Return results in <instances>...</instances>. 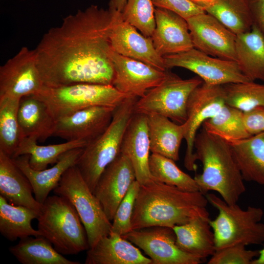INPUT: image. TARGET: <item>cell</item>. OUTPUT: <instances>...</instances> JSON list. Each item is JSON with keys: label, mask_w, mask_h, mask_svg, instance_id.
<instances>
[{"label": "cell", "mask_w": 264, "mask_h": 264, "mask_svg": "<svg viewBox=\"0 0 264 264\" xmlns=\"http://www.w3.org/2000/svg\"><path fill=\"white\" fill-rule=\"evenodd\" d=\"M38 230L63 255L88 250L85 228L74 206L65 197L48 196L37 219Z\"/></svg>", "instance_id": "obj_4"}, {"label": "cell", "mask_w": 264, "mask_h": 264, "mask_svg": "<svg viewBox=\"0 0 264 264\" xmlns=\"http://www.w3.org/2000/svg\"><path fill=\"white\" fill-rule=\"evenodd\" d=\"M84 148L67 151L60 157L53 167L43 170H35L30 167L28 154L11 158L30 181L36 200L43 204L50 192L58 185L64 173L76 164Z\"/></svg>", "instance_id": "obj_21"}, {"label": "cell", "mask_w": 264, "mask_h": 264, "mask_svg": "<svg viewBox=\"0 0 264 264\" xmlns=\"http://www.w3.org/2000/svg\"><path fill=\"white\" fill-rule=\"evenodd\" d=\"M155 7L173 11L186 20L205 12L203 7L190 0H152Z\"/></svg>", "instance_id": "obj_40"}, {"label": "cell", "mask_w": 264, "mask_h": 264, "mask_svg": "<svg viewBox=\"0 0 264 264\" xmlns=\"http://www.w3.org/2000/svg\"><path fill=\"white\" fill-rule=\"evenodd\" d=\"M190 0L203 7L204 6L212 3L214 0Z\"/></svg>", "instance_id": "obj_45"}, {"label": "cell", "mask_w": 264, "mask_h": 264, "mask_svg": "<svg viewBox=\"0 0 264 264\" xmlns=\"http://www.w3.org/2000/svg\"><path fill=\"white\" fill-rule=\"evenodd\" d=\"M150 152L147 115L133 113L125 131L120 152L130 159L140 185L154 179L149 169Z\"/></svg>", "instance_id": "obj_20"}, {"label": "cell", "mask_w": 264, "mask_h": 264, "mask_svg": "<svg viewBox=\"0 0 264 264\" xmlns=\"http://www.w3.org/2000/svg\"><path fill=\"white\" fill-rule=\"evenodd\" d=\"M203 83L199 77L183 79L168 70L163 81L137 99L133 113H155L179 124L187 119L188 100L192 91Z\"/></svg>", "instance_id": "obj_9"}, {"label": "cell", "mask_w": 264, "mask_h": 264, "mask_svg": "<svg viewBox=\"0 0 264 264\" xmlns=\"http://www.w3.org/2000/svg\"><path fill=\"white\" fill-rule=\"evenodd\" d=\"M42 236H29L9 248L10 252L22 264H80L66 259Z\"/></svg>", "instance_id": "obj_30"}, {"label": "cell", "mask_w": 264, "mask_h": 264, "mask_svg": "<svg viewBox=\"0 0 264 264\" xmlns=\"http://www.w3.org/2000/svg\"><path fill=\"white\" fill-rule=\"evenodd\" d=\"M167 70L175 67L188 69L205 83L224 85L248 81L236 61L209 55L194 47L180 53L163 57Z\"/></svg>", "instance_id": "obj_11"}, {"label": "cell", "mask_w": 264, "mask_h": 264, "mask_svg": "<svg viewBox=\"0 0 264 264\" xmlns=\"http://www.w3.org/2000/svg\"><path fill=\"white\" fill-rule=\"evenodd\" d=\"M122 237L142 249L152 264H199L203 262L178 247L172 227L155 226L134 229Z\"/></svg>", "instance_id": "obj_13"}, {"label": "cell", "mask_w": 264, "mask_h": 264, "mask_svg": "<svg viewBox=\"0 0 264 264\" xmlns=\"http://www.w3.org/2000/svg\"><path fill=\"white\" fill-rule=\"evenodd\" d=\"M135 180V171L130 159L121 152L101 174L94 194L111 221L119 204Z\"/></svg>", "instance_id": "obj_16"}, {"label": "cell", "mask_w": 264, "mask_h": 264, "mask_svg": "<svg viewBox=\"0 0 264 264\" xmlns=\"http://www.w3.org/2000/svg\"><path fill=\"white\" fill-rule=\"evenodd\" d=\"M43 87L35 49L22 47L0 67V97L21 99Z\"/></svg>", "instance_id": "obj_12"}, {"label": "cell", "mask_w": 264, "mask_h": 264, "mask_svg": "<svg viewBox=\"0 0 264 264\" xmlns=\"http://www.w3.org/2000/svg\"><path fill=\"white\" fill-rule=\"evenodd\" d=\"M35 138L24 137L14 154L12 158L20 155H30L29 163L35 170H43L47 168L49 164H55L60 157L70 150L84 148L88 144L82 140L66 141V142L41 146L37 144Z\"/></svg>", "instance_id": "obj_31"}, {"label": "cell", "mask_w": 264, "mask_h": 264, "mask_svg": "<svg viewBox=\"0 0 264 264\" xmlns=\"http://www.w3.org/2000/svg\"><path fill=\"white\" fill-rule=\"evenodd\" d=\"M116 108L94 106L60 118L55 121L53 136L66 141L82 140L88 143L106 130Z\"/></svg>", "instance_id": "obj_17"}, {"label": "cell", "mask_w": 264, "mask_h": 264, "mask_svg": "<svg viewBox=\"0 0 264 264\" xmlns=\"http://www.w3.org/2000/svg\"><path fill=\"white\" fill-rule=\"evenodd\" d=\"M126 0H110L109 6L121 12L125 5Z\"/></svg>", "instance_id": "obj_43"}, {"label": "cell", "mask_w": 264, "mask_h": 264, "mask_svg": "<svg viewBox=\"0 0 264 264\" xmlns=\"http://www.w3.org/2000/svg\"><path fill=\"white\" fill-rule=\"evenodd\" d=\"M146 115L152 153L178 160L180 145L184 139V124H177L157 114Z\"/></svg>", "instance_id": "obj_25"}, {"label": "cell", "mask_w": 264, "mask_h": 264, "mask_svg": "<svg viewBox=\"0 0 264 264\" xmlns=\"http://www.w3.org/2000/svg\"><path fill=\"white\" fill-rule=\"evenodd\" d=\"M251 264H264V247L259 250L258 256L253 260Z\"/></svg>", "instance_id": "obj_44"}, {"label": "cell", "mask_w": 264, "mask_h": 264, "mask_svg": "<svg viewBox=\"0 0 264 264\" xmlns=\"http://www.w3.org/2000/svg\"><path fill=\"white\" fill-rule=\"evenodd\" d=\"M227 141L244 181L264 186V132Z\"/></svg>", "instance_id": "obj_26"}, {"label": "cell", "mask_w": 264, "mask_h": 264, "mask_svg": "<svg viewBox=\"0 0 264 264\" xmlns=\"http://www.w3.org/2000/svg\"><path fill=\"white\" fill-rule=\"evenodd\" d=\"M155 27L151 37L154 46L164 57L194 47L187 21L166 9L155 7Z\"/></svg>", "instance_id": "obj_19"}, {"label": "cell", "mask_w": 264, "mask_h": 264, "mask_svg": "<svg viewBox=\"0 0 264 264\" xmlns=\"http://www.w3.org/2000/svg\"><path fill=\"white\" fill-rule=\"evenodd\" d=\"M53 192L66 198L75 207L86 231L89 248L111 232V221L76 165L64 173Z\"/></svg>", "instance_id": "obj_8"}, {"label": "cell", "mask_w": 264, "mask_h": 264, "mask_svg": "<svg viewBox=\"0 0 264 264\" xmlns=\"http://www.w3.org/2000/svg\"><path fill=\"white\" fill-rule=\"evenodd\" d=\"M19 125L24 137L41 142L53 136L55 121L45 103L33 95L22 97L18 111Z\"/></svg>", "instance_id": "obj_28"}, {"label": "cell", "mask_w": 264, "mask_h": 264, "mask_svg": "<svg viewBox=\"0 0 264 264\" xmlns=\"http://www.w3.org/2000/svg\"><path fill=\"white\" fill-rule=\"evenodd\" d=\"M205 195L153 179L140 185L132 218V230L161 226L173 228L208 213Z\"/></svg>", "instance_id": "obj_2"}, {"label": "cell", "mask_w": 264, "mask_h": 264, "mask_svg": "<svg viewBox=\"0 0 264 264\" xmlns=\"http://www.w3.org/2000/svg\"><path fill=\"white\" fill-rule=\"evenodd\" d=\"M202 127L227 141L251 136L243 122V112L226 104L216 115L206 120Z\"/></svg>", "instance_id": "obj_34"}, {"label": "cell", "mask_w": 264, "mask_h": 264, "mask_svg": "<svg viewBox=\"0 0 264 264\" xmlns=\"http://www.w3.org/2000/svg\"><path fill=\"white\" fill-rule=\"evenodd\" d=\"M85 264H152V261L131 242L111 232L89 248Z\"/></svg>", "instance_id": "obj_22"}, {"label": "cell", "mask_w": 264, "mask_h": 264, "mask_svg": "<svg viewBox=\"0 0 264 264\" xmlns=\"http://www.w3.org/2000/svg\"><path fill=\"white\" fill-rule=\"evenodd\" d=\"M39 214L34 209L11 204L0 196V232L9 241L42 236L31 225L32 220L37 219Z\"/></svg>", "instance_id": "obj_29"}, {"label": "cell", "mask_w": 264, "mask_h": 264, "mask_svg": "<svg viewBox=\"0 0 264 264\" xmlns=\"http://www.w3.org/2000/svg\"><path fill=\"white\" fill-rule=\"evenodd\" d=\"M140 184L135 180L119 204L112 220L111 232L120 236L132 230V218Z\"/></svg>", "instance_id": "obj_38"}, {"label": "cell", "mask_w": 264, "mask_h": 264, "mask_svg": "<svg viewBox=\"0 0 264 264\" xmlns=\"http://www.w3.org/2000/svg\"><path fill=\"white\" fill-rule=\"evenodd\" d=\"M110 38L112 49L115 52L160 70H167L163 57L156 50L151 37L145 36L124 21L121 12L113 24Z\"/></svg>", "instance_id": "obj_18"}, {"label": "cell", "mask_w": 264, "mask_h": 264, "mask_svg": "<svg viewBox=\"0 0 264 264\" xmlns=\"http://www.w3.org/2000/svg\"><path fill=\"white\" fill-rule=\"evenodd\" d=\"M225 105L223 85L203 83L191 93L188 100L187 119L183 123L186 150L184 160L189 171L197 168L194 154V141L198 130L207 119L216 115Z\"/></svg>", "instance_id": "obj_10"}, {"label": "cell", "mask_w": 264, "mask_h": 264, "mask_svg": "<svg viewBox=\"0 0 264 264\" xmlns=\"http://www.w3.org/2000/svg\"><path fill=\"white\" fill-rule=\"evenodd\" d=\"M203 9L236 35L249 31L253 24L247 0H214Z\"/></svg>", "instance_id": "obj_32"}, {"label": "cell", "mask_w": 264, "mask_h": 264, "mask_svg": "<svg viewBox=\"0 0 264 264\" xmlns=\"http://www.w3.org/2000/svg\"><path fill=\"white\" fill-rule=\"evenodd\" d=\"M196 160L202 172L194 177L199 191L217 192L228 204L237 203L245 190L244 180L227 140L203 127L194 141Z\"/></svg>", "instance_id": "obj_3"}, {"label": "cell", "mask_w": 264, "mask_h": 264, "mask_svg": "<svg viewBox=\"0 0 264 264\" xmlns=\"http://www.w3.org/2000/svg\"><path fill=\"white\" fill-rule=\"evenodd\" d=\"M243 122L248 132L254 135L264 132V107L243 112Z\"/></svg>", "instance_id": "obj_41"}, {"label": "cell", "mask_w": 264, "mask_h": 264, "mask_svg": "<svg viewBox=\"0 0 264 264\" xmlns=\"http://www.w3.org/2000/svg\"><path fill=\"white\" fill-rule=\"evenodd\" d=\"M154 11L152 0H126L121 17L145 36L151 37L155 27Z\"/></svg>", "instance_id": "obj_37"}, {"label": "cell", "mask_w": 264, "mask_h": 264, "mask_svg": "<svg viewBox=\"0 0 264 264\" xmlns=\"http://www.w3.org/2000/svg\"><path fill=\"white\" fill-rule=\"evenodd\" d=\"M32 186L27 176L13 159L0 151V194L13 204L22 205L40 213L42 205L32 193Z\"/></svg>", "instance_id": "obj_24"}, {"label": "cell", "mask_w": 264, "mask_h": 264, "mask_svg": "<svg viewBox=\"0 0 264 264\" xmlns=\"http://www.w3.org/2000/svg\"><path fill=\"white\" fill-rule=\"evenodd\" d=\"M120 12L91 5L49 29L35 49L44 86L112 85L110 34Z\"/></svg>", "instance_id": "obj_1"}, {"label": "cell", "mask_w": 264, "mask_h": 264, "mask_svg": "<svg viewBox=\"0 0 264 264\" xmlns=\"http://www.w3.org/2000/svg\"><path fill=\"white\" fill-rule=\"evenodd\" d=\"M236 61L242 74L251 81H264V34L255 25L237 35Z\"/></svg>", "instance_id": "obj_27"}, {"label": "cell", "mask_w": 264, "mask_h": 264, "mask_svg": "<svg viewBox=\"0 0 264 264\" xmlns=\"http://www.w3.org/2000/svg\"><path fill=\"white\" fill-rule=\"evenodd\" d=\"M149 169L152 177L157 181L186 191H199L194 178L182 171L172 159L152 153Z\"/></svg>", "instance_id": "obj_35"}, {"label": "cell", "mask_w": 264, "mask_h": 264, "mask_svg": "<svg viewBox=\"0 0 264 264\" xmlns=\"http://www.w3.org/2000/svg\"><path fill=\"white\" fill-rule=\"evenodd\" d=\"M208 202L218 211L210 220L216 250L235 244H262L264 243V224L261 221L264 211L248 206L242 209L237 203L229 204L213 193L205 195Z\"/></svg>", "instance_id": "obj_5"}, {"label": "cell", "mask_w": 264, "mask_h": 264, "mask_svg": "<svg viewBox=\"0 0 264 264\" xmlns=\"http://www.w3.org/2000/svg\"><path fill=\"white\" fill-rule=\"evenodd\" d=\"M44 102L56 121L77 111L94 106L118 107L129 96L112 85L79 83L58 87L44 86L32 95Z\"/></svg>", "instance_id": "obj_7"}, {"label": "cell", "mask_w": 264, "mask_h": 264, "mask_svg": "<svg viewBox=\"0 0 264 264\" xmlns=\"http://www.w3.org/2000/svg\"><path fill=\"white\" fill-rule=\"evenodd\" d=\"M225 104L246 112L264 107V85L255 81L230 83L223 85Z\"/></svg>", "instance_id": "obj_36"}, {"label": "cell", "mask_w": 264, "mask_h": 264, "mask_svg": "<svg viewBox=\"0 0 264 264\" xmlns=\"http://www.w3.org/2000/svg\"><path fill=\"white\" fill-rule=\"evenodd\" d=\"M209 213L198 216L187 222L173 227L176 244L182 251L203 262L216 250Z\"/></svg>", "instance_id": "obj_23"}, {"label": "cell", "mask_w": 264, "mask_h": 264, "mask_svg": "<svg viewBox=\"0 0 264 264\" xmlns=\"http://www.w3.org/2000/svg\"><path fill=\"white\" fill-rule=\"evenodd\" d=\"M258 250H248L243 244H235L216 250L208 264H251Z\"/></svg>", "instance_id": "obj_39"}, {"label": "cell", "mask_w": 264, "mask_h": 264, "mask_svg": "<svg viewBox=\"0 0 264 264\" xmlns=\"http://www.w3.org/2000/svg\"><path fill=\"white\" fill-rule=\"evenodd\" d=\"M186 21L194 48L213 57L236 61L237 35L216 18L205 12Z\"/></svg>", "instance_id": "obj_14"}, {"label": "cell", "mask_w": 264, "mask_h": 264, "mask_svg": "<svg viewBox=\"0 0 264 264\" xmlns=\"http://www.w3.org/2000/svg\"><path fill=\"white\" fill-rule=\"evenodd\" d=\"M253 24L264 34V0H247Z\"/></svg>", "instance_id": "obj_42"}, {"label": "cell", "mask_w": 264, "mask_h": 264, "mask_svg": "<svg viewBox=\"0 0 264 264\" xmlns=\"http://www.w3.org/2000/svg\"><path fill=\"white\" fill-rule=\"evenodd\" d=\"M111 59L114 68L112 85L131 97H142L148 90L160 84L167 75L168 70H160L113 50Z\"/></svg>", "instance_id": "obj_15"}, {"label": "cell", "mask_w": 264, "mask_h": 264, "mask_svg": "<svg viewBox=\"0 0 264 264\" xmlns=\"http://www.w3.org/2000/svg\"><path fill=\"white\" fill-rule=\"evenodd\" d=\"M137 99L129 97L115 109L109 126L87 144L78 159L76 166L93 194L101 174L120 153L124 135Z\"/></svg>", "instance_id": "obj_6"}, {"label": "cell", "mask_w": 264, "mask_h": 264, "mask_svg": "<svg viewBox=\"0 0 264 264\" xmlns=\"http://www.w3.org/2000/svg\"><path fill=\"white\" fill-rule=\"evenodd\" d=\"M20 100L0 97V151L11 158L24 138L18 118Z\"/></svg>", "instance_id": "obj_33"}]
</instances>
